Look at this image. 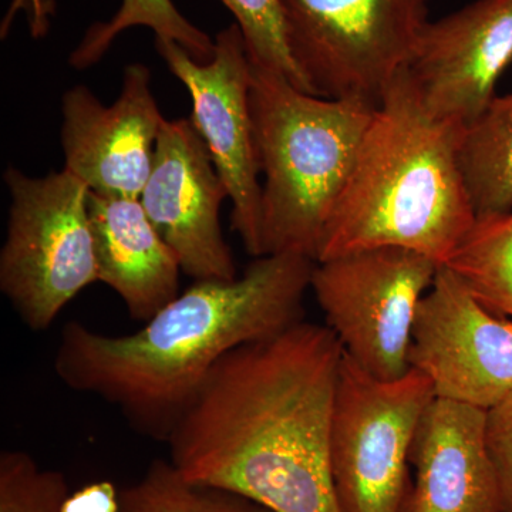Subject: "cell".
<instances>
[{
	"mask_svg": "<svg viewBox=\"0 0 512 512\" xmlns=\"http://www.w3.org/2000/svg\"><path fill=\"white\" fill-rule=\"evenodd\" d=\"M343 355L306 320L232 350L171 430L170 463L272 512H340L330 430Z\"/></svg>",
	"mask_w": 512,
	"mask_h": 512,
	"instance_id": "6da1fadb",
	"label": "cell"
},
{
	"mask_svg": "<svg viewBox=\"0 0 512 512\" xmlns=\"http://www.w3.org/2000/svg\"><path fill=\"white\" fill-rule=\"evenodd\" d=\"M313 266L303 255L258 256L235 279L195 281L131 335L72 320L60 333L56 375L116 407L141 436L167 441L229 352L305 320Z\"/></svg>",
	"mask_w": 512,
	"mask_h": 512,
	"instance_id": "7a4b0ae2",
	"label": "cell"
},
{
	"mask_svg": "<svg viewBox=\"0 0 512 512\" xmlns=\"http://www.w3.org/2000/svg\"><path fill=\"white\" fill-rule=\"evenodd\" d=\"M464 127L427 113L404 67L367 127L316 262L397 247L446 264L477 220L460 167Z\"/></svg>",
	"mask_w": 512,
	"mask_h": 512,
	"instance_id": "3957f363",
	"label": "cell"
},
{
	"mask_svg": "<svg viewBox=\"0 0 512 512\" xmlns=\"http://www.w3.org/2000/svg\"><path fill=\"white\" fill-rule=\"evenodd\" d=\"M251 109L264 177V255L296 254L316 262L323 228L377 107L322 99L252 66Z\"/></svg>",
	"mask_w": 512,
	"mask_h": 512,
	"instance_id": "277c9868",
	"label": "cell"
},
{
	"mask_svg": "<svg viewBox=\"0 0 512 512\" xmlns=\"http://www.w3.org/2000/svg\"><path fill=\"white\" fill-rule=\"evenodd\" d=\"M10 210L0 251V291L33 332H45L87 286L99 282L90 190L69 171L29 177L8 167Z\"/></svg>",
	"mask_w": 512,
	"mask_h": 512,
	"instance_id": "5b68a950",
	"label": "cell"
},
{
	"mask_svg": "<svg viewBox=\"0 0 512 512\" xmlns=\"http://www.w3.org/2000/svg\"><path fill=\"white\" fill-rule=\"evenodd\" d=\"M311 94L379 107L429 23V0H279Z\"/></svg>",
	"mask_w": 512,
	"mask_h": 512,
	"instance_id": "8992f818",
	"label": "cell"
},
{
	"mask_svg": "<svg viewBox=\"0 0 512 512\" xmlns=\"http://www.w3.org/2000/svg\"><path fill=\"white\" fill-rule=\"evenodd\" d=\"M434 397L419 370L384 382L343 355L330 430L340 512L403 511L414 431Z\"/></svg>",
	"mask_w": 512,
	"mask_h": 512,
	"instance_id": "52a82bcc",
	"label": "cell"
},
{
	"mask_svg": "<svg viewBox=\"0 0 512 512\" xmlns=\"http://www.w3.org/2000/svg\"><path fill=\"white\" fill-rule=\"evenodd\" d=\"M439 268L410 249H362L315 262L311 289L346 356L390 382L410 370L414 316Z\"/></svg>",
	"mask_w": 512,
	"mask_h": 512,
	"instance_id": "ba28073f",
	"label": "cell"
},
{
	"mask_svg": "<svg viewBox=\"0 0 512 512\" xmlns=\"http://www.w3.org/2000/svg\"><path fill=\"white\" fill-rule=\"evenodd\" d=\"M170 72L187 87L191 121L210 151L232 202L231 229L249 255L262 248V183L251 109L252 64L237 23L215 37L210 62L192 59L173 40L156 37Z\"/></svg>",
	"mask_w": 512,
	"mask_h": 512,
	"instance_id": "9c48e42d",
	"label": "cell"
},
{
	"mask_svg": "<svg viewBox=\"0 0 512 512\" xmlns=\"http://www.w3.org/2000/svg\"><path fill=\"white\" fill-rule=\"evenodd\" d=\"M409 366L429 377L436 397L490 409L512 392V319L440 266L417 306Z\"/></svg>",
	"mask_w": 512,
	"mask_h": 512,
	"instance_id": "30bf717a",
	"label": "cell"
},
{
	"mask_svg": "<svg viewBox=\"0 0 512 512\" xmlns=\"http://www.w3.org/2000/svg\"><path fill=\"white\" fill-rule=\"evenodd\" d=\"M228 191L191 119L165 120L141 205L194 281L235 279L237 264L220 224Z\"/></svg>",
	"mask_w": 512,
	"mask_h": 512,
	"instance_id": "8fae6325",
	"label": "cell"
},
{
	"mask_svg": "<svg viewBox=\"0 0 512 512\" xmlns=\"http://www.w3.org/2000/svg\"><path fill=\"white\" fill-rule=\"evenodd\" d=\"M147 66L130 64L111 106L86 86L63 94L64 170L94 194L140 198L153 167L164 117Z\"/></svg>",
	"mask_w": 512,
	"mask_h": 512,
	"instance_id": "7c38bea8",
	"label": "cell"
},
{
	"mask_svg": "<svg viewBox=\"0 0 512 512\" xmlns=\"http://www.w3.org/2000/svg\"><path fill=\"white\" fill-rule=\"evenodd\" d=\"M512 62V0H476L424 26L406 69L427 113L468 124Z\"/></svg>",
	"mask_w": 512,
	"mask_h": 512,
	"instance_id": "4fadbf2b",
	"label": "cell"
},
{
	"mask_svg": "<svg viewBox=\"0 0 512 512\" xmlns=\"http://www.w3.org/2000/svg\"><path fill=\"white\" fill-rule=\"evenodd\" d=\"M409 464L416 477L402 512H503L480 407L434 397L414 431Z\"/></svg>",
	"mask_w": 512,
	"mask_h": 512,
	"instance_id": "5bb4252c",
	"label": "cell"
},
{
	"mask_svg": "<svg viewBox=\"0 0 512 512\" xmlns=\"http://www.w3.org/2000/svg\"><path fill=\"white\" fill-rule=\"evenodd\" d=\"M89 217L99 282L147 322L180 295L181 266L147 217L140 198L90 191Z\"/></svg>",
	"mask_w": 512,
	"mask_h": 512,
	"instance_id": "9a60e30c",
	"label": "cell"
},
{
	"mask_svg": "<svg viewBox=\"0 0 512 512\" xmlns=\"http://www.w3.org/2000/svg\"><path fill=\"white\" fill-rule=\"evenodd\" d=\"M460 167L477 218L512 212V93L464 127Z\"/></svg>",
	"mask_w": 512,
	"mask_h": 512,
	"instance_id": "2e32d148",
	"label": "cell"
},
{
	"mask_svg": "<svg viewBox=\"0 0 512 512\" xmlns=\"http://www.w3.org/2000/svg\"><path fill=\"white\" fill-rule=\"evenodd\" d=\"M443 266L485 308L512 319V212L477 218Z\"/></svg>",
	"mask_w": 512,
	"mask_h": 512,
	"instance_id": "e0dca14e",
	"label": "cell"
},
{
	"mask_svg": "<svg viewBox=\"0 0 512 512\" xmlns=\"http://www.w3.org/2000/svg\"><path fill=\"white\" fill-rule=\"evenodd\" d=\"M144 26L160 39L173 40L197 62H210L215 42L175 8L173 0H123L109 22L94 23L70 56L73 69L84 70L100 62L114 40L127 29Z\"/></svg>",
	"mask_w": 512,
	"mask_h": 512,
	"instance_id": "ac0fdd59",
	"label": "cell"
},
{
	"mask_svg": "<svg viewBox=\"0 0 512 512\" xmlns=\"http://www.w3.org/2000/svg\"><path fill=\"white\" fill-rule=\"evenodd\" d=\"M120 512H272L241 495L195 484L170 460H156L138 483L120 491Z\"/></svg>",
	"mask_w": 512,
	"mask_h": 512,
	"instance_id": "d6986e66",
	"label": "cell"
},
{
	"mask_svg": "<svg viewBox=\"0 0 512 512\" xmlns=\"http://www.w3.org/2000/svg\"><path fill=\"white\" fill-rule=\"evenodd\" d=\"M234 15L252 66L281 74L302 92L311 94L289 52L279 0H220Z\"/></svg>",
	"mask_w": 512,
	"mask_h": 512,
	"instance_id": "ffe728a7",
	"label": "cell"
},
{
	"mask_svg": "<svg viewBox=\"0 0 512 512\" xmlns=\"http://www.w3.org/2000/svg\"><path fill=\"white\" fill-rule=\"evenodd\" d=\"M69 495L60 471L40 467L25 451L0 454V512H63Z\"/></svg>",
	"mask_w": 512,
	"mask_h": 512,
	"instance_id": "44dd1931",
	"label": "cell"
},
{
	"mask_svg": "<svg viewBox=\"0 0 512 512\" xmlns=\"http://www.w3.org/2000/svg\"><path fill=\"white\" fill-rule=\"evenodd\" d=\"M485 444L493 463L503 512H512V392L485 410Z\"/></svg>",
	"mask_w": 512,
	"mask_h": 512,
	"instance_id": "7402d4cb",
	"label": "cell"
},
{
	"mask_svg": "<svg viewBox=\"0 0 512 512\" xmlns=\"http://www.w3.org/2000/svg\"><path fill=\"white\" fill-rule=\"evenodd\" d=\"M63 512H120V491L110 481L86 485L67 497Z\"/></svg>",
	"mask_w": 512,
	"mask_h": 512,
	"instance_id": "603a6c76",
	"label": "cell"
},
{
	"mask_svg": "<svg viewBox=\"0 0 512 512\" xmlns=\"http://www.w3.org/2000/svg\"><path fill=\"white\" fill-rule=\"evenodd\" d=\"M55 5L53 0H13L8 16L3 20L2 36L8 32L13 16L18 12H25L29 20L30 32L35 37L45 35L49 29V16L52 15Z\"/></svg>",
	"mask_w": 512,
	"mask_h": 512,
	"instance_id": "cb8c5ba5",
	"label": "cell"
}]
</instances>
